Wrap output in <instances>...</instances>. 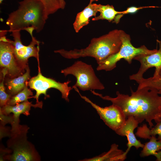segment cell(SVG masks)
<instances>
[{
    "label": "cell",
    "instance_id": "obj_1",
    "mask_svg": "<svg viewBox=\"0 0 161 161\" xmlns=\"http://www.w3.org/2000/svg\"><path fill=\"white\" fill-rule=\"evenodd\" d=\"M130 90V96L117 91L115 97L103 96L94 90L90 91L94 95L119 106L126 118L133 117L139 123L145 120L151 129L154 126L153 120L156 123L161 121V95L157 90L147 87L137 89L135 92L131 88Z\"/></svg>",
    "mask_w": 161,
    "mask_h": 161
},
{
    "label": "cell",
    "instance_id": "obj_2",
    "mask_svg": "<svg viewBox=\"0 0 161 161\" xmlns=\"http://www.w3.org/2000/svg\"><path fill=\"white\" fill-rule=\"evenodd\" d=\"M121 31L117 29L113 30L108 34L94 38L85 48L74 49L69 51L62 49L55 50L54 52L68 59L92 57L95 58L98 65L119 51L122 44Z\"/></svg>",
    "mask_w": 161,
    "mask_h": 161
},
{
    "label": "cell",
    "instance_id": "obj_3",
    "mask_svg": "<svg viewBox=\"0 0 161 161\" xmlns=\"http://www.w3.org/2000/svg\"><path fill=\"white\" fill-rule=\"evenodd\" d=\"M48 18L40 1L23 0L19 2L18 9L9 14L6 24L9 27L8 32L32 27L39 32L43 29Z\"/></svg>",
    "mask_w": 161,
    "mask_h": 161
},
{
    "label": "cell",
    "instance_id": "obj_4",
    "mask_svg": "<svg viewBox=\"0 0 161 161\" xmlns=\"http://www.w3.org/2000/svg\"><path fill=\"white\" fill-rule=\"evenodd\" d=\"M121 38L122 44L119 51L98 64L96 68L97 70L110 71L116 67L117 63L121 59H124L130 64L136 56L143 54H151L157 50V49H149L145 45L137 48L134 47L131 42L130 35L122 30Z\"/></svg>",
    "mask_w": 161,
    "mask_h": 161
},
{
    "label": "cell",
    "instance_id": "obj_5",
    "mask_svg": "<svg viewBox=\"0 0 161 161\" xmlns=\"http://www.w3.org/2000/svg\"><path fill=\"white\" fill-rule=\"evenodd\" d=\"M61 72L65 77L71 75L75 77L76 82L72 87V89L78 87L81 91H86L105 89L92 65L82 61L75 62L71 66L62 69Z\"/></svg>",
    "mask_w": 161,
    "mask_h": 161
},
{
    "label": "cell",
    "instance_id": "obj_6",
    "mask_svg": "<svg viewBox=\"0 0 161 161\" xmlns=\"http://www.w3.org/2000/svg\"><path fill=\"white\" fill-rule=\"evenodd\" d=\"M71 82V80H68L62 83L44 76L41 72L38 65V75L30 78L27 82V85L30 89L36 91V94L34 97L36 100V103L39 102V97L41 94L44 95L45 98L49 97V95L47 93V90L50 88H55L58 90L61 94L62 98L69 102V96L70 91L72 89V87L69 86Z\"/></svg>",
    "mask_w": 161,
    "mask_h": 161
},
{
    "label": "cell",
    "instance_id": "obj_7",
    "mask_svg": "<svg viewBox=\"0 0 161 161\" xmlns=\"http://www.w3.org/2000/svg\"><path fill=\"white\" fill-rule=\"evenodd\" d=\"M7 32L1 30L0 32V65L2 69H7V75L11 78L22 75L25 70L16 58L11 40L5 36Z\"/></svg>",
    "mask_w": 161,
    "mask_h": 161
},
{
    "label": "cell",
    "instance_id": "obj_8",
    "mask_svg": "<svg viewBox=\"0 0 161 161\" xmlns=\"http://www.w3.org/2000/svg\"><path fill=\"white\" fill-rule=\"evenodd\" d=\"M33 31L29 33L31 36L32 41L28 46L24 45L21 38L20 31L12 32L11 35L13 41L11 40L13 46L14 54L16 58L21 67L24 69L28 65V59L34 57L38 61L39 64V45L40 42L33 35Z\"/></svg>",
    "mask_w": 161,
    "mask_h": 161
},
{
    "label": "cell",
    "instance_id": "obj_9",
    "mask_svg": "<svg viewBox=\"0 0 161 161\" xmlns=\"http://www.w3.org/2000/svg\"><path fill=\"white\" fill-rule=\"evenodd\" d=\"M74 89L82 99L89 103L96 110L100 118L110 129L115 132L123 125L127 118L119 106L112 104L108 106L101 107L94 103L86 97L82 95L78 88H75Z\"/></svg>",
    "mask_w": 161,
    "mask_h": 161
},
{
    "label": "cell",
    "instance_id": "obj_10",
    "mask_svg": "<svg viewBox=\"0 0 161 161\" xmlns=\"http://www.w3.org/2000/svg\"><path fill=\"white\" fill-rule=\"evenodd\" d=\"M159 46V49L154 53L151 54H143L138 55L134 58L139 61L140 67L138 72L129 76L130 80L135 81L138 83L143 78L144 73L149 68L155 67L153 78H156L161 69V41L157 40Z\"/></svg>",
    "mask_w": 161,
    "mask_h": 161
},
{
    "label": "cell",
    "instance_id": "obj_11",
    "mask_svg": "<svg viewBox=\"0 0 161 161\" xmlns=\"http://www.w3.org/2000/svg\"><path fill=\"white\" fill-rule=\"evenodd\" d=\"M139 123L133 117H128L123 125L115 131L117 134L121 136H126L128 140L127 148L124 152L126 156L131 147L134 146L137 149L143 148L144 144L136 138L134 133V129L138 127Z\"/></svg>",
    "mask_w": 161,
    "mask_h": 161
},
{
    "label": "cell",
    "instance_id": "obj_12",
    "mask_svg": "<svg viewBox=\"0 0 161 161\" xmlns=\"http://www.w3.org/2000/svg\"><path fill=\"white\" fill-rule=\"evenodd\" d=\"M43 105L42 101L32 104L28 100L18 103L14 106L6 105L1 109V111L3 113L8 114L10 113L13 114V121L12 130L13 131L17 130L18 126L19 118L21 114L26 116L30 115L29 111L31 107H38L41 108Z\"/></svg>",
    "mask_w": 161,
    "mask_h": 161
},
{
    "label": "cell",
    "instance_id": "obj_13",
    "mask_svg": "<svg viewBox=\"0 0 161 161\" xmlns=\"http://www.w3.org/2000/svg\"><path fill=\"white\" fill-rule=\"evenodd\" d=\"M98 0H90L88 5L82 11L77 13L73 24L74 29L76 33L89 24L90 17L96 16L97 13L98 12L97 4L93 2Z\"/></svg>",
    "mask_w": 161,
    "mask_h": 161
},
{
    "label": "cell",
    "instance_id": "obj_14",
    "mask_svg": "<svg viewBox=\"0 0 161 161\" xmlns=\"http://www.w3.org/2000/svg\"><path fill=\"white\" fill-rule=\"evenodd\" d=\"M26 72L23 74L14 78L8 79L5 83L7 91L11 95H14L22 90L27 85L31 78L30 69L27 65Z\"/></svg>",
    "mask_w": 161,
    "mask_h": 161
},
{
    "label": "cell",
    "instance_id": "obj_15",
    "mask_svg": "<svg viewBox=\"0 0 161 161\" xmlns=\"http://www.w3.org/2000/svg\"><path fill=\"white\" fill-rule=\"evenodd\" d=\"M118 145L114 143L107 152L100 155L89 158H86L80 161H122L126 159V156L124 151L118 148Z\"/></svg>",
    "mask_w": 161,
    "mask_h": 161
},
{
    "label": "cell",
    "instance_id": "obj_16",
    "mask_svg": "<svg viewBox=\"0 0 161 161\" xmlns=\"http://www.w3.org/2000/svg\"><path fill=\"white\" fill-rule=\"evenodd\" d=\"M149 139V141L144 145L140 156L144 157L154 155L156 157V161H161V139L158 140L156 136H152Z\"/></svg>",
    "mask_w": 161,
    "mask_h": 161
},
{
    "label": "cell",
    "instance_id": "obj_17",
    "mask_svg": "<svg viewBox=\"0 0 161 161\" xmlns=\"http://www.w3.org/2000/svg\"><path fill=\"white\" fill-rule=\"evenodd\" d=\"M97 6L98 12H100V14L92 18L93 21L105 19L109 22L112 21L113 22L117 16L120 13V11L115 10L112 5H103L99 4H97Z\"/></svg>",
    "mask_w": 161,
    "mask_h": 161
},
{
    "label": "cell",
    "instance_id": "obj_18",
    "mask_svg": "<svg viewBox=\"0 0 161 161\" xmlns=\"http://www.w3.org/2000/svg\"><path fill=\"white\" fill-rule=\"evenodd\" d=\"M135 134L137 137L145 139H149L151 136H156L158 135V140L161 139V121L157 123L156 125L151 129L148 128L145 124L138 127Z\"/></svg>",
    "mask_w": 161,
    "mask_h": 161
},
{
    "label": "cell",
    "instance_id": "obj_19",
    "mask_svg": "<svg viewBox=\"0 0 161 161\" xmlns=\"http://www.w3.org/2000/svg\"><path fill=\"white\" fill-rule=\"evenodd\" d=\"M137 89L147 87L157 90L159 94L161 95V69L157 76L153 78L152 77L147 78H143L138 83Z\"/></svg>",
    "mask_w": 161,
    "mask_h": 161
},
{
    "label": "cell",
    "instance_id": "obj_20",
    "mask_svg": "<svg viewBox=\"0 0 161 161\" xmlns=\"http://www.w3.org/2000/svg\"><path fill=\"white\" fill-rule=\"evenodd\" d=\"M11 158L13 161H31L34 159V157L27 148L19 146L15 148Z\"/></svg>",
    "mask_w": 161,
    "mask_h": 161
},
{
    "label": "cell",
    "instance_id": "obj_21",
    "mask_svg": "<svg viewBox=\"0 0 161 161\" xmlns=\"http://www.w3.org/2000/svg\"><path fill=\"white\" fill-rule=\"evenodd\" d=\"M27 85L24 88L16 95L11 97L7 105L14 106L17 104L28 100L30 96L33 95V93Z\"/></svg>",
    "mask_w": 161,
    "mask_h": 161
},
{
    "label": "cell",
    "instance_id": "obj_22",
    "mask_svg": "<svg viewBox=\"0 0 161 161\" xmlns=\"http://www.w3.org/2000/svg\"><path fill=\"white\" fill-rule=\"evenodd\" d=\"M42 3L44 9L46 16L56 12L61 9L60 4L58 0H39Z\"/></svg>",
    "mask_w": 161,
    "mask_h": 161
},
{
    "label": "cell",
    "instance_id": "obj_23",
    "mask_svg": "<svg viewBox=\"0 0 161 161\" xmlns=\"http://www.w3.org/2000/svg\"><path fill=\"white\" fill-rule=\"evenodd\" d=\"M1 72L2 77L0 84V104L1 106L3 107L7 104L11 97V95L7 94L5 92V87L4 84V78L7 73V69L3 68Z\"/></svg>",
    "mask_w": 161,
    "mask_h": 161
},
{
    "label": "cell",
    "instance_id": "obj_24",
    "mask_svg": "<svg viewBox=\"0 0 161 161\" xmlns=\"http://www.w3.org/2000/svg\"><path fill=\"white\" fill-rule=\"evenodd\" d=\"M155 7H157L154 6H146L140 7L131 6L129 7L126 10L120 11V13L117 16L113 23L118 24L119 22L120 18L125 15L129 13H135L138 10L143 9L152 7L154 8Z\"/></svg>",
    "mask_w": 161,
    "mask_h": 161
},
{
    "label": "cell",
    "instance_id": "obj_25",
    "mask_svg": "<svg viewBox=\"0 0 161 161\" xmlns=\"http://www.w3.org/2000/svg\"><path fill=\"white\" fill-rule=\"evenodd\" d=\"M59 2L61 9H64L66 5V2L64 0H58Z\"/></svg>",
    "mask_w": 161,
    "mask_h": 161
},
{
    "label": "cell",
    "instance_id": "obj_26",
    "mask_svg": "<svg viewBox=\"0 0 161 161\" xmlns=\"http://www.w3.org/2000/svg\"><path fill=\"white\" fill-rule=\"evenodd\" d=\"M4 0H0V3L1 4Z\"/></svg>",
    "mask_w": 161,
    "mask_h": 161
}]
</instances>
